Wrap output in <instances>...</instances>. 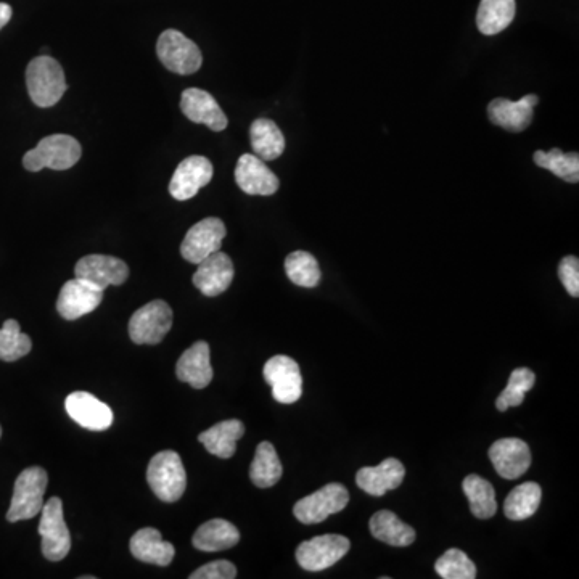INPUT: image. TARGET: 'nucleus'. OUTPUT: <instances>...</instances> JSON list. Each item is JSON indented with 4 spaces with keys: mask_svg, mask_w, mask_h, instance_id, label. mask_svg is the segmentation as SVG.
<instances>
[{
    "mask_svg": "<svg viewBox=\"0 0 579 579\" xmlns=\"http://www.w3.org/2000/svg\"><path fill=\"white\" fill-rule=\"evenodd\" d=\"M26 87L34 105L54 107L68 89L62 65L49 55L34 58L26 68Z\"/></svg>",
    "mask_w": 579,
    "mask_h": 579,
    "instance_id": "nucleus-1",
    "label": "nucleus"
},
{
    "mask_svg": "<svg viewBox=\"0 0 579 579\" xmlns=\"http://www.w3.org/2000/svg\"><path fill=\"white\" fill-rule=\"evenodd\" d=\"M83 155V148L78 140L66 134L42 139L33 150H29L23 157V166L31 173H37L44 168L65 171L73 168Z\"/></svg>",
    "mask_w": 579,
    "mask_h": 579,
    "instance_id": "nucleus-2",
    "label": "nucleus"
},
{
    "mask_svg": "<svg viewBox=\"0 0 579 579\" xmlns=\"http://www.w3.org/2000/svg\"><path fill=\"white\" fill-rule=\"evenodd\" d=\"M147 481L160 501H179L187 488V473L179 454L174 451L155 454L148 464Z\"/></svg>",
    "mask_w": 579,
    "mask_h": 579,
    "instance_id": "nucleus-3",
    "label": "nucleus"
},
{
    "mask_svg": "<svg viewBox=\"0 0 579 579\" xmlns=\"http://www.w3.org/2000/svg\"><path fill=\"white\" fill-rule=\"evenodd\" d=\"M47 483H49L47 472L41 467L23 470L15 481L7 522H21L41 514Z\"/></svg>",
    "mask_w": 579,
    "mask_h": 579,
    "instance_id": "nucleus-4",
    "label": "nucleus"
},
{
    "mask_svg": "<svg viewBox=\"0 0 579 579\" xmlns=\"http://www.w3.org/2000/svg\"><path fill=\"white\" fill-rule=\"evenodd\" d=\"M173 327V309L166 301L155 300L132 314L129 337L136 345H158Z\"/></svg>",
    "mask_w": 579,
    "mask_h": 579,
    "instance_id": "nucleus-5",
    "label": "nucleus"
},
{
    "mask_svg": "<svg viewBox=\"0 0 579 579\" xmlns=\"http://www.w3.org/2000/svg\"><path fill=\"white\" fill-rule=\"evenodd\" d=\"M157 54L166 70L176 74H193L202 68V50L176 29H166L157 42Z\"/></svg>",
    "mask_w": 579,
    "mask_h": 579,
    "instance_id": "nucleus-6",
    "label": "nucleus"
},
{
    "mask_svg": "<svg viewBox=\"0 0 579 579\" xmlns=\"http://www.w3.org/2000/svg\"><path fill=\"white\" fill-rule=\"evenodd\" d=\"M39 534L42 539V554L50 562H60L70 554V530L63 517V502L58 497H52L42 506Z\"/></svg>",
    "mask_w": 579,
    "mask_h": 579,
    "instance_id": "nucleus-7",
    "label": "nucleus"
},
{
    "mask_svg": "<svg viewBox=\"0 0 579 579\" xmlns=\"http://www.w3.org/2000/svg\"><path fill=\"white\" fill-rule=\"evenodd\" d=\"M350 502V493L340 483H329L316 493L303 497L293 507V514L304 525L322 523L330 515L338 514Z\"/></svg>",
    "mask_w": 579,
    "mask_h": 579,
    "instance_id": "nucleus-8",
    "label": "nucleus"
},
{
    "mask_svg": "<svg viewBox=\"0 0 579 579\" xmlns=\"http://www.w3.org/2000/svg\"><path fill=\"white\" fill-rule=\"evenodd\" d=\"M350 547V539L341 534H322L301 543L296 549V560L303 570L317 573L340 562Z\"/></svg>",
    "mask_w": 579,
    "mask_h": 579,
    "instance_id": "nucleus-9",
    "label": "nucleus"
},
{
    "mask_svg": "<svg viewBox=\"0 0 579 579\" xmlns=\"http://www.w3.org/2000/svg\"><path fill=\"white\" fill-rule=\"evenodd\" d=\"M263 375L277 403L293 404L303 395V377L295 359L274 356L266 362Z\"/></svg>",
    "mask_w": 579,
    "mask_h": 579,
    "instance_id": "nucleus-10",
    "label": "nucleus"
},
{
    "mask_svg": "<svg viewBox=\"0 0 579 579\" xmlns=\"http://www.w3.org/2000/svg\"><path fill=\"white\" fill-rule=\"evenodd\" d=\"M226 234V226L219 218H206L197 222L182 242V258L192 264L202 263L203 259L221 250Z\"/></svg>",
    "mask_w": 579,
    "mask_h": 579,
    "instance_id": "nucleus-11",
    "label": "nucleus"
},
{
    "mask_svg": "<svg viewBox=\"0 0 579 579\" xmlns=\"http://www.w3.org/2000/svg\"><path fill=\"white\" fill-rule=\"evenodd\" d=\"M103 300V290L87 280H68L60 290L57 311L66 321H76L99 308Z\"/></svg>",
    "mask_w": 579,
    "mask_h": 579,
    "instance_id": "nucleus-12",
    "label": "nucleus"
},
{
    "mask_svg": "<svg viewBox=\"0 0 579 579\" xmlns=\"http://www.w3.org/2000/svg\"><path fill=\"white\" fill-rule=\"evenodd\" d=\"M213 174V165L208 158L200 157V155L185 158L171 177L169 193L179 202L190 200L200 192V189L210 184Z\"/></svg>",
    "mask_w": 579,
    "mask_h": 579,
    "instance_id": "nucleus-13",
    "label": "nucleus"
},
{
    "mask_svg": "<svg viewBox=\"0 0 579 579\" xmlns=\"http://www.w3.org/2000/svg\"><path fill=\"white\" fill-rule=\"evenodd\" d=\"M74 274L100 290H107L110 285H123L128 280L129 267L123 259L115 256L89 255L79 259Z\"/></svg>",
    "mask_w": 579,
    "mask_h": 579,
    "instance_id": "nucleus-14",
    "label": "nucleus"
},
{
    "mask_svg": "<svg viewBox=\"0 0 579 579\" xmlns=\"http://www.w3.org/2000/svg\"><path fill=\"white\" fill-rule=\"evenodd\" d=\"M65 409L74 422L91 430V432H103L113 423V411L107 404L102 403L87 391H74L65 401Z\"/></svg>",
    "mask_w": 579,
    "mask_h": 579,
    "instance_id": "nucleus-15",
    "label": "nucleus"
},
{
    "mask_svg": "<svg viewBox=\"0 0 579 579\" xmlns=\"http://www.w3.org/2000/svg\"><path fill=\"white\" fill-rule=\"evenodd\" d=\"M489 459L499 477L517 480L530 469L531 451L525 441L518 438H504L489 448Z\"/></svg>",
    "mask_w": 579,
    "mask_h": 579,
    "instance_id": "nucleus-16",
    "label": "nucleus"
},
{
    "mask_svg": "<svg viewBox=\"0 0 579 579\" xmlns=\"http://www.w3.org/2000/svg\"><path fill=\"white\" fill-rule=\"evenodd\" d=\"M538 95L528 94L523 99H494L488 105L489 121L494 126L510 132H522L533 121L534 107L538 105Z\"/></svg>",
    "mask_w": 579,
    "mask_h": 579,
    "instance_id": "nucleus-17",
    "label": "nucleus"
},
{
    "mask_svg": "<svg viewBox=\"0 0 579 579\" xmlns=\"http://www.w3.org/2000/svg\"><path fill=\"white\" fill-rule=\"evenodd\" d=\"M234 274L232 259L226 253L216 251L198 263L197 272L193 274V285L205 296H218L230 287Z\"/></svg>",
    "mask_w": 579,
    "mask_h": 579,
    "instance_id": "nucleus-18",
    "label": "nucleus"
},
{
    "mask_svg": "<svg viewBox=\"0 0 579 579\" xmlns=\"http://www.w3.org/2000/svg\"><path fill=\"white\" fill-rule=\"evenodd\" d=\"M235 182L248 195L269 197L279 190V177L264 165V161L255 155H242L235 168Z\"/></svg>",
    "mask_w": 579,
    "mask_h": 579,
    "instance_id": "nucleus-19",
    "label": "nucleus"
},
{
    "mask_svg": "<svg viewBox=\"0 0 579 579\" xmlns=\"http://www.w3.org/2000/svg\"><path fill=\"white\" fill-rule=\"evenodd\" d=\"M181 110L192 123L205 124L214 132L224 131L229 124L226 113L213 95L202 89L192 87L182 92Z\"/></svg>",
    "mask_w": 579,
    "mask_h": 579,
    "instance_id": "nucleus-20",
    "label": "nucleus"
},
{
    "mask_svg": "<svg viewBox=\"0 0 579 579\" xmlns=\"http://www.w3.org/2000/svg\"><path fill=\"white\" fill-rule=\"evenodd\" d=\"M176 375L195 390H203L210 385L213 380L210 345L206 341L193 343L177 361Z\"/></svg>",
    "mask_w": 579,
    "mask_h": 579,
    "instance_id": "nucleus-21",
    "label": "nucleus"
},
{
    "mask_svg": "<svg viewBox=\"0 0 579 579\" xmlns=\"http://www.w3.org/2000/svg\"><path fill=\"white\" fill-rule=\"evenodd\" d=\"M406 477V469L398 459L383 460L377 467H364L356 475V485L370 496H385L388 491L399 488Z\"/></svg>",
    "mask_w": 579,
    "mask_h": 579,
    "instance_id": "nucleus-22",
    "label": "nucleus"
},
{
    "mask_svg": "<svg viewBox=\"0 0 579 579\" xmlns=\"http://www.w3.org/2000/svg\"><path fill=\"white\" fill-rule=\"evenodd\" d=\"M129 549L140 562L152 563L158 567H168L176 555L173 544L161 538L160 531L155 528H142L137 531L131 538Z\"/></svg>",
    "mask_w": 579,
    "mask_h": 579,
    "instance_id": "nucleus-23",
    "label": "nucleus"
},
{
    "mask_svg": "<svg viewBox=\"0 0 579 579\" xmlns=\"http://www.w3.org/2000/svg\"><path fill=\"white\" fill-rule=\"evenodd\" d=\"M245 435V425L240 420H224L208 428L198 436V441L205 446L206 451L221 459H230L237 451V441Z\"/></svg>",
    "mask_w": 579,
    "mask_h": 579,
    "instance_id": "nucleus-24",
    "label": "nucleus"
},
{
    "mask_svg": "<svg viewBox=\"0 0 579 579\" xmlns=\"http://www.w3.org/2000/svg\"><path fill=\"white\" fill-rule=\"evenodd\" d=\"M239 541L240 531L232 523L222 518H214L195 531L192 544L198 551L219 552L237 546Z\"/></svg>",
    "mask_w": 579,
    "mask_h": 579,
    "instance_id": "nucleus-25",
    "label": "nucleus"
},
{
    "mask_svg": "<svg viewBox=\"0 0 579 579\" xmlns=\"http://www.w3.org/2000/svg\"><path fill=\"white\" fill-rule=\"evenodd\" d=\"M370 533L378 541L393 547L411 546L415 541V531L399 520L390 510H380L370 518Z\"/></svg>",
    "mask_w": 579,
    "mask_h": 579,
    "instance_id": "nucleus-26",
    "label": "nucleus"
},
{
    "mask_svg": "<svg viewBox=\"0 0 579 579\" xmlns=\"http://www.w3.org/2000/svg\"><path fill=\"white\" fill-rule=\"evenodd\" d=\"M251 147L263 161L277 160L284 153L285 137L279 126L267 118H259L250 128Z\"/></svg>",
    "mask_w": 579,
    "mask_h": 579,
    "instance_id": "nucleus-27",
    "label": "nucleus"
},
{
    "mask_svg": "<svg viewBox=\"0 0 579 579\" xmlns=\"http://www.w3.org/2000/svg\"><path fill=\"white\" fill-rule=\"evenodd\" d=\"M515 12V0H481L477 13L480 33L485 36L502 33L514 21Z\"/></svg>",
    "mask_w": 579,
    "mask_h": 579,
    "instance_id": "nucleus-28",
    "label": "nucleus"
},
{
    "mask_svg": "<svg viewBox=\"0 0 579 579\" xmlns=\"http://www.w3.org/2000/svg\"><path fill=\"white\" fill-rule=\"evenodd\" d=\"M541 497H543V489L538 483H533V481L522 483L512 489L507 496L504 502V514L514 522H522L526 518L533 517L538 512Z\"/></svg>",
    "mask_w": 579,
    "mask_h": 579,
    "instance_id": "nucleus-29",
    "label": "nucleus"
},
{
    "mask_svg": "<svg viewBox=\"0 0 579 579\" xmlns=\"http://www.w3.org/2000/svg\"><path fill=\"white\" fill-rule=\"evenodd\" d=\"M250 478L258 488H271L282 478V464L276 448L269 441L258 444L255 459L251 462Z\"/></svg>",
    "mask_w": 579,
    "mask_h": 579,
    "instance_id": "nucleus-30",
    "label": "nucleus"
},
{
    "mask_svg": "<svg viewBox=\"0 0 579 579\" xmlns=\"http://www.w3.org/2000/svg\"><path fill=\"white\" fill-rule=\"evenodd\" d=\"M465 496L469 499L470 510L480 520H488L497 512L496 491L493 485L478 475H469L462 483Z\"/></svg>",
    "mask_w": 579,
    "mask_h": 579,
    "instance_id": "nucleus-31",
    "label": "nucleus"
},
{
    "mask_svg": "<svg viewBox=\"0 0 579 579\" xmlns=\"http://www.w3.org/2000/svg\"><path fill=\"white\" fill-rule=\"evenodd\" d=\"M533 160L539 168L551 171L554 176L560 177L568 184H578L579 181V155L576 152L563 153L560 148H552L551 152L538 150L534 153Z\"/></svg>",
    "mask_w": 579,
    "mask_h": 579,
    "instance_id": "nucleus-32",
    "label": "nucleus"
},
{
    "mask_svg": "<svg viewBox=\"0 0 579 579\" xmlns=\"http://www.w3.org/2000/svg\"><path fill=\"white\" fill-rule=\"evenodd\" d=\"M285 272L293 284L314 288L321 282V267L308 251H293L285 259Z\"/></svg>",
    "mask_w": 579,
    "mask_h": 579,
    "instance_id": "nucleus-33",
    "label": "nucleus"
},
{
    "mask_svg": "<svg viewBox=\"0 0 579 579\" xmlns=\"http://www.w3.org/2000/svg\"><path fill=\"white\" fill-rule=\"evenodd\" d=\"M33 348V341L21 332L20 324L13 319L4 322L0 329V361L15 362L25 358Z\"/></svg>",
    "mask_w": 579,
    "mask_h": 579,
    "instance_id": "nucleus-34",
    "label": "nucleus"
},
{
    "mask_svg": "<svg viewBox=\"0 0 579 579\" xmlns=\"http://www.w3.org/2000/svg\"><path fill=\"white\" fill-rule=\"evenodd\" d=\"M536 383V375L533 370L520 367L510 374L506 390L502 391L501 396L497 398L496 407L499 411L504 412L509 407L522 406L525 401V395L533 388Z\"/></svg>",
    "mask_w": 579,
    "mask_h": 579,
    "instance_id": "nucleus-35",
    "label": "nucleus"
},
{
    "mask_svg": "<svg viewBox=\"0 0 579 579\" xmlns=\"http://www.w3.org/2000/svg\"><path fill=\"white\" fill-rule=\"evenodd\" d=\"M435 570L444 579H475L477 567L469 555L459 549H449L436 560Z\"/></svg>",
    "mask_w": 579,
    "mask_h": 579,
    "instance_id": "nucleus-36",
    "label": "nucleus"
},
{
    "mask_svg": "<svg viewBox=\"0 0 579 579\" xmlns=\"http://www.w3.org/2000/svg\"><path fill=\"white\" fill-rule=\"evenodd\" d=\"M190 579H234L237 578V568L227 560L206 563L203 567L193 571Z\"/></svg>",
    "mask_w": 579,
    "mask_h": 579,
    "instance_id": "nucleus-37",
    "label": "nucleus"
},
{
    "mask_svg": "<svg viewBox=\"0 0 579 579\" xmlns=\"http://www.w3.org/2000/svg\"><path fill=\"white\" fill-rule=\"evenodd\" d=\"M559 277L563 287L567 288L573 298L579 296V259L576 256H567L559 264Z\"/></svg>",
    "mask_w": 579,
    "mask_h": 579,
    "instance_id": "nucleus-38",
    "label": "nucleus"
},
{
    "mask_svg": "<svg viewBox=\"0 0 579 579\" xmlns=\"http://www.w3.org/2000/svg\"><path fill=\"white\" fill-rule=\"evenodd\" d=\"M12 13V7H10L9 4L0 2V29L9 23L10 18H12Z\"/></svg>",
    "mask_w": 579,
    "mask_h": 579,
    "instance_id": "nucleus-39",
    "label": "nucleus"
},
{
    "mask_svg": "<svg viewBox=\"0 0 579 579\" xmlns=\"http://www.w3.org/2000/svg\"><path fill=\"white\" fill-rule=\"evenodd\" d=\"M0 436H2V427H0Z\"/></svg>",
    "mask_w": 579,
    "mask_h": 579,
    "instance_id": "nucleus-40",
    "label": "nucleus"
}]
</instances>
